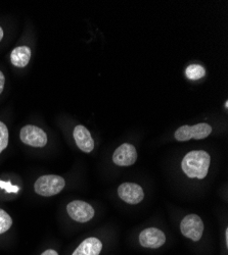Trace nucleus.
<instances>
[{
	"mask_svg": "<svg viewBox=\"0 0 228 255\" xmlns=\"http://www.w3.org/2000/svg\"><path fill=\"white\" fill-rule=\"evenodd\" d=\"M211 157L204 150L191 151L184 156L181 161V168L189 178L204 179L208 175Z\"/></svg>",
	"mask_w": 228,
	"mask_h": 255,
	"instance_id": "nucleus-1",
	"label": "nucleus"
},
{
	"mask_svg": "<svg viewBox=\"0 0 228 255\" xmlns=\"http://www.w3.org/2000/svg\"><path fill=\"white\" fill-rule=\"evenodd\" d=\"M65 179L56 175H45L40 177L34 184V190L38 195L50 197L58 194L65 188Z\"/></svg>",
	"mask_w": 228,
	"mask_h": 255,
	"instance_id": "nucleus-2",
	"label": "nucleus"
},
{
	"mask_svg": "<svg viewBox=\"0 0 228 255\" xmlns=\"http://www.w3.org/2000/svg\"><path fill=\"white\" fill-rule=\"evenodd\" d=\"M212 133V127L206 123L195 126H181L176 130L174 137L179 142H185L191 139H206Z\"/></svg>",
	"mask_w": 228,
	"mask_h": 255,
	"instance_id": "nucleus-3",
	"label": "nucleus"
},
{
	"mask_svg": "<svg viewBox=\"0 0 228 255\" xmlns=\"http://www.w3.org/2000/svg\"><path fill=\"white\" fill-rule=\"evenodd\" d=\"M19 138L24 144L32 147L41 148L47 144V135L45 132L33 125L23 127L19 132Z\"/></svg>",
	"mask_w": 228,
	"mask_h": 255,
	"instance_id": "nucleus-4",
	"label": "nucleus"
},
{
	"mask_svg": "<svg viewBox=\"0 0 228 255\" xmlns=\"http://www.w3.org/2000/svg\"><path fill=\"white\" fill-rule=\"evenodd\" d=\"M181 234L193 241H199L204 233V223L197 215L186 216L180 224Z\"/></svg>",
	"mask_w": 228,
	"mask_h": 255,
	"instance_id": "nucleus-5",
	"label": "nucleus"
},
{
	"mask_svg": "<svg viewBox=\"0 0 228 255\" xmlns=\"http://www.w3.org/2000/svg\"><path fill=\"white\" fill-rule=\"evenodd\" d=\"M67 211L71 219L78 223H87L94 217L93 207L85 201L74 200L67 206Z\"/></svg>",
	"mask_w": 228,
	"mask_h": 255,
	"instance_id": "nucleus-6",
	"label": "nucleus"
},
{
	"mask_svg": "<svg viewBox=\"0 0 228 255\" xmlns=\"http://www.w3.org/2000/svg\"><path fill=\"white\" fill-rule=\"evenodd\" d=\"M119 197L126 203L138 204L144 198L142 188L135 183H123L118 188Z\"/></svg>",
	"mask_w": 228,
	"mask_h": 255,
	"instance_id": "nucleus-7",
	"label": "nucleus"
},
{
	"mask_svg": "<svg viewBox=\"0 0 228 255\" xmlns=\"http://www.w3.org/2000/svg\"><path fill=\"white\" fill-rule=\"evenodd\" d=\"M137 159L136 148L129 143H124L119 146L113 155V161L118 166H130Z\"/></svg>",
	"mask_w": 228,
	"mask_h": 255,
	"instance_id": "nucleus-8",
	"label": "nucleus"
},
{
	"mask_svg": "<svg viewBox=\"0 0 228 255\" xmlns=\"http://www.w3.org/2000/svg\"><path fill=\"white\" fill-rule=\"evenodd\" d=\"M166 242L164 232L157 228H149L140 232L139 243L144 248L157 249L163 246Z\"/></svg>",
	"mask_w": 228,
	"mask_h": 255,
	"instance_id": "nucleus-9",
	"label": "nucleus"
},
{
	"mask_svg": "<svg viewBox=\"0 0 228 255\" xmlns=\"http://www.w3.org/2000/svg\"><path fill=\"white\" fill-rule=\"evenodd\" d=\"M74 139L79 149L85 153H90L94 149V141L90 132L84 126H76L74 129Z\"/></svg>",
	"mask_w": 228,
	"mask_h": 255,
	"instance_id": "nucleus-10",
	"label": "nucleus"
},
{
	"mask_svg": "<svg viewBox=\"0 0 228 255\" xmlns=\"http://www.w3.org/2000/svg\"><path fill=\"white\" fill-rule=\"evenodd\" d=\"M102 243L99 239L91 237L83 241L73 252L72 255H99Z\"/></svg>",
	"mask_w": 228,
	"mask_h": 255,
	"instance_id": "nucleus-11",
	"label": "nucleus"
},
{
	"mask_svg": "<svg viewBox=\"0 0 228 255\" xmlns=\"http://www.w3.org/2000/svg\"><path fill=\"white\" fill-rule=\"evenodd\" d=\"M31 59V49L28 46H18L11 51L10 61L16 68H25Z\"/></svg>",
	"mask_w": 228,
	"mask_h": 255,
	"instance_id": "nucleus-12",
	"label": "nucleus"
},
{
	"mask_svg": "<svg viewBox=\"0 0 228 255\" xmlns=\"http://www.w3.org/2000/svg\"><path fill=\"white\" fill-rule=\"evenodd\" d=\"M185 75L190 80L197 81L205 77L206 70L200 65H191L185 70Z\"/></svg>",
	"mask_w": 228,
	"mask_h": 255,
	"instance_id": "nucleus-13",
	"label": "nucleus"
},
{
	"mask_svg": "<svg viewBox=\"0 0 228 255\" xmlns=\"http://www.w3.org/2000/svg\"><path fill=\"white\" fill-rule=\"evenodd\" d=\"M12 225V220L7 212L0 208V235L7 232Z\"/></svg>",
	"mask_w": 228,
	"mask_h": 255,
	"instance_id": "nucleus-14",
	"label": "nucleus"
},
{
	"mask_svg": "<svg viewBox=\"0 0 228 255\" xmlns=\"http://www.w3.org/2000/svg\"><path fill=\"white\" fill-rule=\"evenodd\" d=\"M8 145V130L5 124L0 122V153H1Z\"/></svg>",
	"mask_w": 228,
	"mask_h": 255,
	"instance_id": "nucleus-15",
	"label": "nucleus"
},
{
	"mask_svg": "<svg viewBox=\"0 0 228 255\" xmlns=\"http://www.w3.org/2000/svg\"><path fill=\"white\" fill-rule=\"evenodd\" d=\"M0 187L6 189L7 192H17V191H18L17 187L11 186L9 183H4V182H1V181H0Z\"/></svg>",
	"mask_w": 228,
	"mask_h": 255,
	"instance_id": "nucleus-16",
	"label": "nucleus"
},
{
	"mask_svg": "<svg viewBox=\"0 0 228 255\" xmlns=\"http://www.w3.org/2000/svg\"><path fill=\"white\" fill-rule=\"evenodd\" d=\"M4 83H5V78L2 74V72L0 71V94L2 93V91L4 89Z\"/></svg>",
	"mask_w": 228,
	"mask_h": 255,
	"instance_id": "nucleus-17",
	"label": "nucleus"
},
{
	"mask_svg": "<svg viewBox=\"0 0 228 255\" xmlns=\"http://www.w3.org/2000/svg\"><path fill=\"white\" fill-rule=\"evenodd\" d=\"M41 255H58V253L55 250H53V249H47Z\"/></svg>",
	"mask_w": 228,
	"mask_h": 255,
	"instance_id": "nucleus-18",
	"label": "nucleus"
},
{
	"mask_svg": "<svg viewBox=\"0 0 228 255\" xmlns=\"http://www.w3.org/2000/svg\"><path fill=\"white\" fill-rule=\"evenodd\" d=\"M2 38H3V30L1 27H0V41L2 40Z\"/></svg>",
	"mask_w": 228,
	"mask_h": 255,
	"instance_id": "nucleus-19",
	"label": "nucleus"
},
{
	"mask_svg": "<svg viewBox=\"0 0 228 255\" xmlns=\"http://www.w3.org/2000/svg\"><path fill=\"white\" fill-rule=\"evenodd\" d=\"M226 243H228V230H226Z\"/></svg>",
	"mask_w": 228,
	"mask_h": 255,
	"instance_id": "nucleus-20",
	"label": "nucleus"
},
{
	"mask_svg": "<svg viewBox=\"0 0 228 255\" xmlns=\"http://www.w3.org/2000/svg\"><path fill=\"white\" fill-rule=\"evenodd\" d=\"M224 106H225V109H227V108H228V101H226V102H225Z\"/></svg>",
	"mask_w": 228,
	"mask_h": 255,
	"instance_id": "nucleus-21",
	"label": "nucleus"
}]
</instances>
